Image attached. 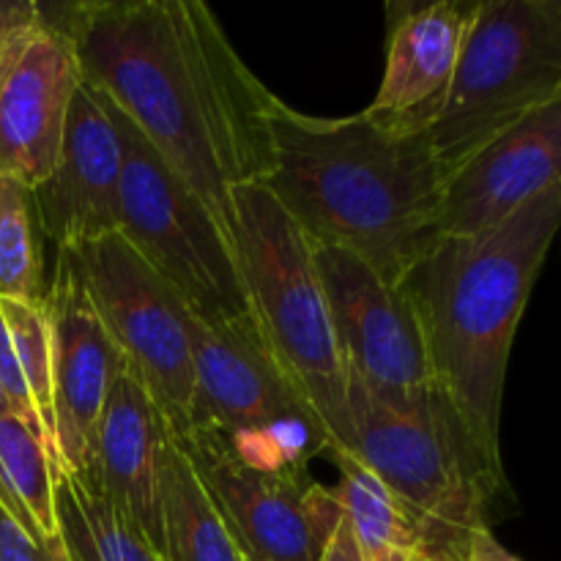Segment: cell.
<instances>
[{
    "mask_svg": "<svg viewBox=\"0 0 561 561\" xmlns=\"http://www.w3.org/2000/svg\"><path fill=\"white\" fill-rule=\"evenodd\" d=\"M44 310L53 343V409L60 474L82 477L91 469L93 436L104 400L126 365L99 321L69 252H55L53 277L44 288Z\"/></svg>",
    "mask_w": 561,
    "mask_h": 561,
    "instance_id": "4fadbf2b",
    "label": "cell"
},
{
    "mask_svg": "<svg viewBox=\"0 0 561 561\" xmlns=\"http://www.w3.org/2000/svg\"><path fill=\"white\" fill-rule=\"evenodd\" d=\"M0 316H3L11 345H14L16 365H20L22 381H25L33 411H36L38 427H42L44 447H47V455L49 460H53L55 471L60 474L53 409V343H49V323L47 310H44V299H0Z\"/></svg>",
    "mask_w": 561,
    "mask_h": 561,
    "instance_id": "603a6c76",
    "label": "cell"
},
{
    "mask_svg": "<svg viewBox=\"0 0 561 561\" xmlns=\"http://www.w3.org/2000/svg\"><path fill=\"white\" fill-rule=\"evenodd\" d=\"M230 239L257 334L329 433V455H351L348 370L312 241L263 184L230 192Z\"/></svg>",
    "mask_w": 561,
    "mask_h": 561,
    "instance_id": "5b68a950",
    "label": "cell"
},
{
    "mask_svg": "<svg viewBox=\"0 0 561 561\" xmlns=\"http://www.w3.org/2000/svg\"><path fill=\"white\" fill-rule=\"evenodd\" d=\"M247 561H250V559H247Z\"/></svg>",
    "mask_w": 561,
    "mask_h": 561,
    "instance_id": "f546056e",
    "label": "cell"
},
{
    "mask_svg": "<svg viewBox=\"0 0 561 561\" xmlns=\"http://www.w3.org/2000/svg\"><path fill=\"white\" fill-rule=\"evenodd\" d=\"M460 561H524V559L515 557L513 551H507V548L496 540L491 526H488V529H477L474 535L469 537V546H466Z\"/></svg>",
    "mask_w": 561,
    "mask_h": 561,
    "instance_id": "484cf974",
    "label": "cell"
},
{
    "mask_svg": "<svg viewBox=\"0 0 561 561\" xmlns=\"http://www.w3.org/2000/svg\"><path fill=\"white\" fill-rule=\"evenodd\" d=\"M69 257L126 373L153 400L170 436H184L195 389L186 305L121 233L69 250Z\"/></svg>",
    "mask_w": 561,
    "mask_h": 561,
    "instance_id": "9c48e42d",
    "label": "cell"
},
{
    "mask_svg": "<svg viewBox=\"0 0 561 561\" xmlns=\"http://www.w3.org/2000/svg\"><path fill=\"white\" fill-rule=\"evenodd\" d=\"M561 184V99L471 153L444 181L442 236H480Z\"/></svg>",
    "mask_w": 561,
    "mask_h": 561,
    "instance_id": "9a60e30c",
    "label": "cell"
},
{
    "mask_svg": "<svg viewBox=\"0 0 561 561\" xmlns=\"http://www.w3.org/2000/svg\"><path fill=\"white\" fill-rule=\"evenodd\" d=\"M345 370L389 409H414L436 392L414 305L400 285L340 247L312 244Z\"/></svg>",
    "mask_w": 561,
    "mask_h": 561,
    "instance_id": "30bf717a",
    "label": "cell"
},
{
    "mask_svg": "<svg viewBox=\"0 0 561 561\" xmlns=\"http://www.w3.org/2000/svg\"><path fill=\"white\" fill-rule=\"evenodd\" d=\"M168 425L146 389L121 373L110 387L85 477L162 553V453Z\"/></svg>",
    "mask_w": 561,
    "mask_h": 561,
    "instance_id": "e0dca14e",
    "label": "cell"
},
{
    "mask_svg": "<svg viewBox=\"0 0 561 561\" xmlns=\"http://www.w3.org/2000/svg\"><path fill=\"white\" fill-rule=\"evenodd\" d=\"M58 471L42 438L14 414H0V507L44 546H64L55 504Z\"/></svg>",
    "mask_w": 561,
    "mask_h": 561,
    "instance_id": "ffe728a7",
    "label": "cell"
},
{
    "mask_svg": "<svg viewBox=\"0 0 561 561\" xmlns=\"http://www.w3.org/2000/svg\"><path fill=\"white\" fill-rule=\"evenodd\" d=\"M0 400H3L5 411H9V414H14L16 420L25 422V425L31 427V431L36 433L44 444L42 427H38L36 411H33V403H31V394H27L25 381H22L20 365H16V356H14V345H11L9 329H5L3 316H0Z\"/></svg>",
    "mask_w": 561,
    "mask_h": 561,
    "instance_id": "cb8c5ba5",
    "label": "cell"
},
{
    "mask_svg": "<svg viewBox=\"0 0 561 561\" xmlns=\"http://www.w3.org/2000/svg\"><path fill=\"white\" fill-rule=\"evenodd\" d=\"M557 99L559 0H477L447 104L431 129L433 151L449 173Z\"/></svg>",
    "mask_w": 561,
    "mask_h": 561,
    "instance_id": "52a82bcc",
    "label": "cell"
},
{
    "mask_svg": "<svg viewBox=\"0 0 561 561\" xmlns=\"http://www.w3.org/2000/svg\"><path fill=\"white\" fill-rule=\"evenodd\" d=\"M261 181L312 244L340 247L400 285L442 239L447 170L431 135H398L365 110L318 118L274 96Z\"/></svg>",
    "mask_w": 561,
    "mask_h": 561,
    "instance_id": "7a4b0ae2",
    "label": "cell"
},
{
    "mask_svg": "<svg viewBox=\"0 0 561 561\" xmlns=\"http://www.w3.org/2000/svg\"><path fill=\"white\" fill-rule=\"evenodd\" d=\"M82 85L71 44L42 14L0 42V175L36 190L58 164Z\"/></svg>",
    "mask_w": 561,
    "mask_h": 561,
    "instance_id": "7c38bea8",
    "label": "cell"
},
{
    "mask_svg": "<svg viewBox=\"0 0 561 561\" xmlns=\"http://www.w3.org/2000/svg\"><path fill=\"white\" fill-rule=\"evenodd\" d=\"M173 442L247 559L321 561L343 515L332 488L318 485L310 474L255 469L208 431H190Z\"/></svg>",
    "mask_w": 561,
    "mask_h": 561,
    "instance_id": "8fae6325",
    "label": "cell"
},
{
    "mask_svg": "<svg viewBox=\"0 0 561 561\" xmlns=\"http://www.w3.org/2000/svg\"><path fill=\"white\" fill-rule=\"evenodd\" d=\"M42 14V3H0V42L25 22Z\"/></svg>",
    "mask_w": 561,
    "mask_h": 561,
    "instance_id": "83f0119b",
    "label": "cell"
},
{
    "mask_svg": "<svg viewBox=\"0 0 561 561\" xmlns=\"http://www.w3.org/2000/svg\"><path fill=\"white\" fill-rule=\"evenodd\" d=\"M321 561H365L362 559L359 548H356L354 537H351V529H348V524H345L343 515H340V520L334 524L332 535H329L327 546H323Z\"/></svg>",
    "mask_w": 561,
    "mask_h": 561,
    "instance_id": "4316f807",
    "label": "cell"
},
{
    "mask_svg": "<svg viewBox=\"0 0 561 561\" xmlns=\"http://www.w3.org/2000/svg\"><path fill=\"white\" fill-rule=\"evenodd\" d=\"M121 170L124 146L107 102L82 82L71 99L58 164L31 190L38 230L55 252L118 233Z\"/></svg>",
    "mask_w": 561,
    "mask_h": 561,
    "instance_id": "5bb4252c",
    "label": "cell"
},
{
    "mask_svg": "<svg viewBox=\"0 0 561 561\" xmlns=\"http://www.w3.org/2000/svg\"><path fill=\"white\" fill-rule=\"evenodd\" d=\"M420 561H422V559H420Z\"/></svg>",
    "mask_w": 561,
    "mask_h": 561,
    "instance_id": "4dcf8cb0",
    "label": "cell"
},
{
    "mask_svg": "<svg viewBox=\"0 0 561 561\" xmlns=\"http://www.w3.org/2000/svg\"><path fill=\"white\" fill-rule=\"evenodd\" d=\"M0 414H5V405H3V400H0Z\"/></svg>",
    "mask_w": 561,
    "mask_h": 561,
    "instance_id": "f1b7e54d",
    "label": "cell"
},
{
    "mask_svg": "<svg viewBox=\"0 0 561 561\" xmlns=\"http://www.w3.org/2000/svg\"><path fill=\"white\" fill-rule=\"evenodd\" d=\"M337 485L332 488L351 537L365 561H420L422 535L409 510L354 455L334 453Z\"/></svg>",
    "mask_w": 561,
    "mask_h": 561,
    "instance_id": "ac0fdd59",
    "label": "cell"
},
{
    "mask_svg": "<svg viewBox=\"0 0 561 561\" xmlns=\"http://www.w3.org/2000/svg\"><path fill=\"white\" fill-rule=\"evenodd\" d=\"M42 9L69 38L82 82L140 131L230 233V192L261 184L272 164L266 113L274 93L241 60L214 11L201 0Z\"/></svg>",
    "mask_w": 561,
    "mask_h": 561,
    "instance_id": "6da1fadb",
    "label": "cell"
},
{
    "mask_svg": "<svg viewBox=\"0 0 561 561\" xmlns=\"http://www.w3.org/2000/svg\"><path fill=\"white\" fill-rule=\"evenodd\" d=\"M186 323L195 365L190 431L214 433L255 469L310 474V460L329 455L332 442L279 370L252 316L211 323L190 312Z\"/></svg>",
    "mask_w": 561,
    "mask_h": 561,
    "instance_id": "8992f818",
    "label": "cell"
},
{
    "mask_svg": "<svg viewBox=\"0 0 561 561\" xmlns=\"http://www.w3.org/2000/svg\"><path fill=\"white\" fill-rule=\"evenodd\" d=\"M351 455L398 496L422 535V561H460L504 491L502 449L471 431L442 389L389 409L348 378Z\"/></svg>",
    "mask_w": 561,
    "mask_h": 561,
    "instance_id": "277c9868",
    "label": "cell"
},
{
    "mask_svg": "<svg viewBox=\"0 0 561 561\" xmlns=\"http://www.w3.org/2000/svg\"><path fill=\"white\" fill-rule=\"evenodd\" d=\"M38 233L31 190L0 175V299H44L47 285Z\"/></svg>",
    "mask_w": 561,
    "mask_h": 561,
    "instance_id": "7402d4cb",
    "label": "cell"
},
{
    "mask_svg": "<svg viewBox=\"0 0 561 561\" xmlns=\"http://www.w3.org/2000/svg\"><path fill=\"white\" fill-rule=\"evenodd\" d=\"M107 110L124 146L118 233L175 290L192 316L211 323L250 316L233 241L217 214L110 102Z\"/></svg>",
    "mask_w": 561,
    "mask_h": 561,
    "instance_id": "ba28073f",
    "label": "cell"
},
{
    "mask_svg": "<svg viewBox=\"0 0 561 561\" xmlns=\"http://www.w3.org/2000/svg\"><path fill=\"white\" fill-rule=\"evenodd\" d=\"M0 561H71L64 546H44L33 540L3 507H0Z\"/></svg>",
    "mask_w": 561,
    "mask_h": 561,
    "instance_id": "d4e9b609",
    "label": "cell"
},
{
    "mask_svg": "<svg viewBox=\"0 0 561 561\" xmlns=\"http://www.w3.org/2000/svg\"><path fill=\"white\" fill-rule=\"evenodd\" d=\"M55 504L60 540L71 561H164L148 537L85 477L60 474Z\"/></svg>",
    "mask_w": 561,
    "mask_h": 561,
    "instance_id": "44dd1931",
    "label": "cell"
},
{
    "mask_svg": "<svg viewBox=\"0 0 561 561\" xmlns=\"http://www.w3.org/2000/svg\"><path fill=\"white\" fill-rule=\"evenodd\" d=\"M561 222V184L480 236H442L405 274L433 381L471 431L499 449L515 332Z\"/></svg>",
    "mask_w": 561,
    "mask_h": 561,
    "instance_id": "3957f363",
    "label": "cell"
},
{
    "mask_svg": "<svg viewBox=\"0 0 561 561\" xmlns=\"http://www.w3.org/2000/svg\"><path fill=\"white\" fill-rule=\"evenodd\" d=\"M162 559L247 561L239 542L208 502L186 455L170 436L162 453Z\"/></svg>",
    "mask_w": 561,
    "mask_h": 561,
    "instance_id": "d6986e66",
    "label": "cell"
},
{
    "mask_svg": "<svg viewBox=\"0 0 561 561\" xmlns=\"http://www.w3.org/2000/svg\"><path fill=\"white\" fill-rule=\"evenodd\" d=\"M477 0L403 5L392 20L387 66L367 118L398 135H431L474 20Z\"/></svg>",
    "mask_w": 561,
    "mask_h": 561,
    "instance_id": "2e32d148",
    "label": "cell"
}]
</instances>
